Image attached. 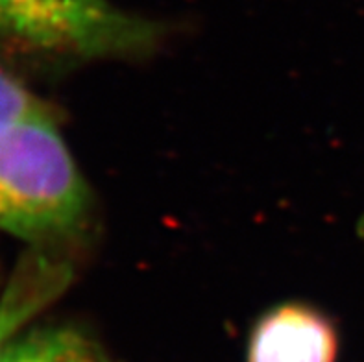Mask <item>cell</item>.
Segmentation results:
<instances>
[{
	"instance_id": "cell-1",
	"label": "cell",
	"mask_w": 364,
	"mask_h": 362,
	"mask_svg": "<svg viewBox=\"0 0 364 362\" xmlns=\"http://www.w3.org/2000/svg\"><path fill=\"white\" fill-rule=\"evenodd\" d=\"M91 196L48 110L0 122V231L55 250L80 233Z\"/></svg>"
},
{
	"instance_id": "cell-2",
	"label": "cell",
	"mask_w": 364,
	"mask_h": 362,
	"mask_svg": "<svg viewBox=\"0 0 364 362\" xmlns=\"http://www.w3.org/2000/svg\"><path fill=\"white\" fill-rule=\"evenodd\" d=\"M161 37V23L111 0H0V46L39 60L134 58Z\"/></svg>"
},
{
	"instance_id": "cell-3",
	"label": "cell",
	"mask_w": 364,
	"mask_h": 362,
	"mask_svg": "<svg viewBox=\"0 0 364 362\" xmlns=\"http://www.w3.org/2000/svg\"><path fill=\"white\" fill-rule=\"evenodd\" d=\"M337 351V331L322 312L285 303L259 318L246 362H335Z\"/></svg>"
},
{
	"instance_id": "cell-4",
	"label": "cell",
	"mask_w": 364,
	"mask_h": 362,
	"mask_svg": "<svg viewBox=\"0 0 364 362\" xmlns=\"http://www.w3.org/2000/svg\"><path fill=\"white\" fill-rule=\"evenodd\" d=\"M73 268L55 250L32 247L0 292V349L69 287Z\"/></svg>"
},
{
	"instance_id": "cell-5",
	"label": "cell",
	"mask_w": 364,
	"mask_h": 362,
	"mask_svg": "<svg viewBox=\"0 0 364 362\" xmlns=\"http://www.w3.org/2000/svg\"><path fill=\"white\" fill-rule=\"evenodd\" d=\"M0 362H109L82 331L26 327L0 349Z\"/></svg>"
},
{
	"instance_id": "cell-6",
	"label": "cell",
	"mask_w": 364,
	"mask_h": 362,
	"mask_svg": "<svg viewBox=\"0 0 364 362\" xmlns=\"http://www.w3.org/2000/svg\"><path fill=\"white\" fill-rule=\"evenodd\" d=\"M46 111L41 100L32 95V91L21 83L6 67L0 65V122L21 119Z\"/></svg>"
}]
</instances>
